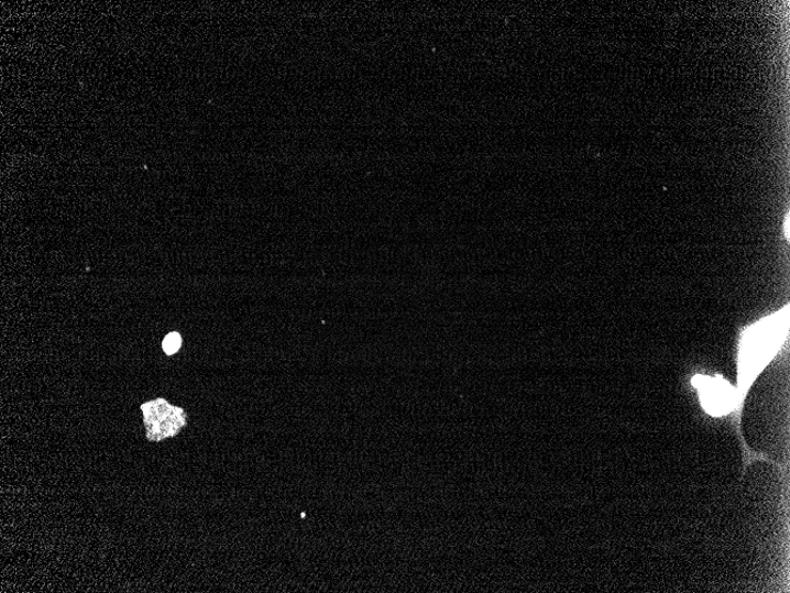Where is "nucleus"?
<instances>
[{
  "label": "nucleus",
  "mask_w": 790,
  "mask_h": 593,
  "mask_svg": "<svg viewBox=\"0 0 790 593\" xmlns=\"http://www.w3.org/2000/svg\"><path fill=\"white\" fill-rule=\"evenodd\" d=\"M790 307L786 305L755 322L747 325L739 333L736 353V393L737 410L733 417V425L739 442L742 454V473L744 479L750 465L757 462L777 465L764 452L755 451L746 441L742 432V415L751 387L765 370L776 361L783 350L789 337Z\"/></svg>",
  "instance_id": "1"
},
{
  "label": "nucleus",
  "mask_w": 790,
  "mask_h": 593,
  "mask_svg": "<svg viewBox=\"0 0 790 593\" xmlns=\"http://www.w3.org/2000/svg\"><path fill=\"white\" fill-rule=\"evenodd\" d=\"M690 384L696 389L701 407L706 415L713 418L735 416L737 410L736 386L721 374H715V376L694 374Z\"/></svg>",
  "instance_id": "2"
},
{
  "label": "nucleus",
  "mask_w": 790,
  "mask_h": 593,
  "mask_svg": "<svg viewBox=\"0 0 790 593\" xmlns=\"http://www.w3.org/2000/svg\"><path fill=\"white\" fill-rule=\"evenodd\" d=\"M146 437L150 442H163L177 436L187 426V414L164 398L141 405Z\"/></svg>",
  "instance_id": "3"
},
{
  "label": "nucleus",
  "mask_w": 790,
  "mask_h": 593,
  "mask_svg": "<svg viewBox=\"0 0 790 593\" xmlns=\"http://www.w3.org/2000/svg\"><path fill=\"white\" fill-rule=\"evenodd\" d=\"M183 345V338L178 332H171L163 341V350L167 355L176 354Z\"/></svg>",
  "instance_id": "4"
}]
</instances>
